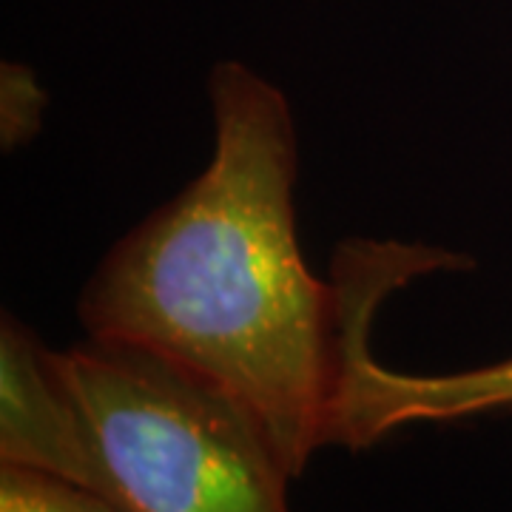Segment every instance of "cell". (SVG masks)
<instances>
[{
    "label": "cell",
    "instance_id": "obj_1",
    "mask_svg": "<svg viewBox=\"0 0 512 512\" xmlns=\"http://www.w3.org/2000/svg\"><path fill=\"white\" fill-rule=\"evenodd\" d=\"M211 103L208 168L111 248L77 311L89 336L154 350L220 387L299 476L339 439L353 282L330 291L302 259L296 134L279 89L222 63Z\"/></svg>",
    "mask_w": 512,
    "mask_h": 512
},
{
    "label": "cell",
    "instance_id": "obj_2",
    "mask_svg": "<svg viewBox=\"0 0 512 512\" xmlns=\"http://www.w3.org/2000/svg\"><path fill=\"white\" fill-rule=\"evenodd\" d=\"M123 512H291V470L220 387L154 350L89 336L55 353Z\"/></svg>",
    "mask_w": 512,
    "mask_h": 512
},
{
    "label": "cell",
    "instance_id": "obj_3",
    "mask_svg": "<svg viewBox=\"0 0 512 512\" xmlns=\"http://www.w3.org/2000/svg\"><path fill=\"white\" fill-rule=\"evenodd\" d=\"M0 461L106 498L89 424L57 373L52 350L12 319L3 322L0 339Z\"/></svg>",
    "mask_w": 512,
    "mask_h": 512
},
{
    "label": "cell",
    "instance_id": "obj_4",
    "mask_svg": "<svg viewBox=\"0 0 512 512\" xmlns=\"http://www.w3.org/2000/svg\"><path fill=\"white\" fill-rule=\"evenodd\" d=\"M512 407V359L444 379L399 376L373 362L367 330L350 339L339 444L362 447L407 421L464 419Z\"/></svg>",
    "mask_w": 512,
    "mask_h": 512
},
{
    "label": "cell",
    "instance_id": "obj_5",
    "mask_svg": "<svg viewBox=\"0 0 512 512\" xmlns=\"http://www.w3.org/2000/svg\"><path fill=\"white\" fill-rule=\"evenodd\" d=\"M0 512H123L103 495L26 467L0 464Z\"/></svg>",
    "mask_w": 512,
    "mask_h": 512
}]
</instances>
